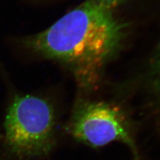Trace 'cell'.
Returning <instances> with one entry per match:
<instances>
[{
  "instance_id": "obj_1",
  "label": "cell",
  "mask_w": 160,
  "mask_h": 160,
  "mask_svg": "<svg viewBox=\"0 0 160 160\" xmlns=\"http://www.w3.org/2000/svg\"><path fill=\"white\" fill-rule=\"evenodd\" d=\"M110 9L89 0L22 44L36 54L65 64L84 86L93 85L123 35Z\"/></svg>"
},
{
  "instance_id": "obj_2",
  "label": "cell",
  "mask_w": 160,
  "mask_h": 160,
  "mask_svg": "<svg viewBox=\"0 0 160 160\" xmlns=\"http://www.w3.org/2000/svg\"><path fill=\"white\" fill-rule=\"evenodd\" d=\"M5 142L22 158L48 155L56 144V117L51 104L33 95L17 96L8 109Z\"/></svg>"
},
{
  "instance_id": "obj_3",
  "label": "cell",
  "mask_w": 160,
  "mask_h": 160,
  "mask_svg": "<svg viewBox=\"0 0 160 160\" xmlns=\"http://www.w3.org/2000/svg\"><path fill=\"white\" fill-rule=\"evenodd\" d=\"M68 132L77 141L94 148L121 142L131 150L133 159L139 160L131 125L120 109L111 104L98 102L78 106Z\"/></svg>"
},
{
  "instance_id": "obj_4",
  "label": "cell",
  "mask_w": 160,
  "mask_h": 160,
  "mask_svg": "<svg viewBox=\"0 0 160 160\" xmlns=\"http://www.w3.org/2000/svg\"><path fill=\"white\" fill-rule=\"evenodd\" d=\"M98 1L111 8L113 6H115L117 5V4H119L122 0H98Z\"/></svg>"
},
{
  "instance_id": "obj_5",
  "label": "cell",
  "mask_w": 160,
  "mask_h": 160,
  "mask_svg": "<svg viewBox=\"0 0 160 160\" xmlns=\"http://www.w3.org/2000/svg\"><path fill=\"white\" fill-rule=\"evenodd\" d=\"M157 81H158V91H159V99H160V51L159 53V57H158L157 60Z\"/></svg>"
}]
</instances>
